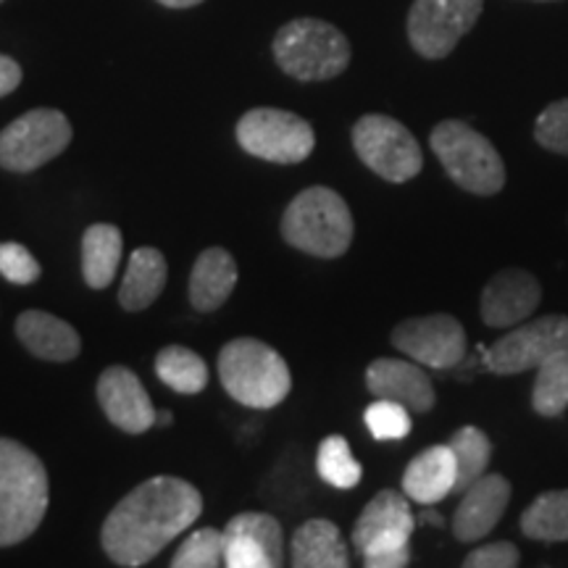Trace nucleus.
<instances>
[{
	"mask_svg": "<svg viewBox=\"0 0 568 568\" xmlns=\"http://www.w3.org/2000/svg\"><path fill=\"white\" fill-rule=\"evenodd\" d=\"M203 514V495L180 477H153L113 506L101 545L116 566H148Z\"/></svg>",
	"mask_w": 568,
	"mask_h": 568,
	"instance_id": "1",
	"label": "nucleus"
},
{
	"mask_svg": "<svg viewBox=\"0 0 568 568\" xmlns=\"http://www.w3.org/2000/svg\"><path fill=\"white\" fill-rule=\"evenodd\" d=\"M51 485L42 460L17 439L0 437V548L24 542L45 518Z\"/></svg>",
	"mask_w": 568,
	"mask_h": 568,
	"instance_id": "2",
	"label": "nucleus"
},
{
	"mask_svg": "<svg viewBox=\"0 0 568 568\" xmlns=\"http://www.w3.org/2000/svg\"><path fill=\"white\" fill-rule=\"evenodd\" d=\"M355 224L345 197L316 184L303 190L282 216L284 243L316 258H339L353 243Z\"/></svg>",
	"mask_w": 568,
	"mask_h": 568,
	"instance_id": "3",
	"label": "nucleus"
},
{
	"mask_svg": "<svg viewBox=\"0 0 568 568\" xmlns=\"http://www.w3.org/2000/svg\"><path fill=\"white\" fill-rule=\"evenodd\" d=\"M219 379L240 406L268 410L293 389L287 361L272 345L253 337L232 339L219 353Z\"/></svg>",
	"mask_w": 568,
	"mask_h": 568,
	"instance_id": "4",
	"label": "nucleus"
},
{
	"mask_svg": "<svg viewBox=\"0 0 568 568\" xmlns=\"http://www.w3.org/2000/svg\"><path fill=\"white\" fill-rule=\"evenodd\" d=\"M429 145L460 190L471 195H497L506 187V163L485 134L460 119H445L429 134Z\"/></svg>",
	"mask_w": 568,
	"mask_h": 568,
	"instance_id": "5",
	"label": "nucleus"
},
{
	"mask_svg": "<svg viewBox=\"0 0 568 568\" xmlns=\"http://www.w3.org/2000/svg\"><path fill=\"white\" fill-rule=\"evenodd\" d=\"M274 59L297 82L335 80L351 67V42L335 24L322 19H295L274 38Z\"/></svg>",
	"mask_w": 568,
	"mask_h": 568,
	"instance_id": "6",
	"label": "nucleus"
},
{
	"mask_svg": "<svg viewBox=\"0 0 568 568\" xmlns=\"http://www.w3.org/2000/svg\"><path fill=\"white\" fill-rule=\"evenodd\" d=\"M416 518L408 495L382 489L361 510L353 527V545L364 556L366 568H403L410 564V537Z\"/></svg>",
	"mask_w": 568,
	"mask_h": 568,
	"instance_id": "7",
	"label": "nucleus"
},
{
	"mask_svg": "<svg viewBox=\"0 0 568 568\" xmlns=\"http://www.w3.org/2000/svg\"><path fill=\"white\" fill-rule=\"evenodd\" d=\"M358 159L382 180L403 184L424 169V153L414 132L387 113H366L353 126Z\"/></svg>",
	"mask_w": 568,
	"mask_h": 568,
	"instance_id": "8",
	"label": "nucleus"
},
{
	"mask_svg": "<svg viewBox=\"0 0 568 568\" xmlns=\"http://www.w3.org/2000/svg\"><path fill=\"white\" fill-rule=\"evenodd\" d=\"M69 142L71 124L61 111H27L0 132V166L13 174H30L67 151Z\"/></svg>",
	"mask_w": 568,
	"mask_h": 568,
	"instance_id": "9",
	"label": "nucleus"
},
{
	"mask_svg": "<svg viewBox=\"0 0 568 568\" xmlns=\"http://www.w3.org/2000/svg\"><path fill=\"white\" fill-rule=\"evenodd\" d=\"M237 142L245 153L272 163H301L314 153V126L293 111L253 109L237 122Z\"/></svg>",
	"mask_w": 568,
	"mask_h": 568,
	"instance_id": "10",
	"label": "nucleus"
},
{
	"mask_svg": "<svg viewBox=\"0 0 568 568\" xmlns=\"http://www.w3.org/2000/svg\"><path fill=\"white\" fill-rule=\"evenodd\" d=\"M558 353H568V316L527 318L481 353L487 372L500 376L527 374Z\"/></svg>",
	"mask_w": 568,
	"mask_h": 568,
	"instance_id": "11",
	"label": "nucleus"
},
{
	"mask_svg": "<svg viewBox=\"0 0 568 568\" xmlns=\"http://www.w3.org/2000/svg\"><path fill=\"white\" fill-rule=\"evenodd\" d=\"M481 11V0H414L406 27L410 48L422 59H445L474 30Z\"/></svg>",
	"mask_w": 568,
	"mask_h": 568,
	"instance_id": "12",
	"label": "nucleus"
},
{
	"mask_svg": "<svg viewBox=\"0 0 568 568\" xmlns=\"http://www.w3.org/2000/svg\"><path fill=\"white\" fill-rule=\"evenodd\" d=\"M393 347L418 366L456 368L466 355V329L456 316L432 314L406 318L393 329Z\"/></svg>",
	"mask_w": 568,
	"mask_h": 568,
	"instance_id": "13",
	"label": "nucleus"
},
{
	"mask_svg": "<svg viewBox=\"0 0 568 568\" xmlns=\"http://www.w3.org/2000/svg\"><path fill=\"white\" fill-rule=\"evenodd\" d=\"M226 568H276L284 566V531L274 516L237 514L224 527Z\"/></svg>",
	"mask_w": 568,
	"mask_h": 568,
	"instance_id": "14",
	"label": "nucleus"
},
{
	"mask_svg": "<svg viewBox=\"0 0 568 568\" xmlns=\"http://www.w3.org/2000/svg\"><path fill=\"white\" fill-rule=\"evenodd\" d=\"M539 303H542V284L535 274L524 268H503L481 290L479 316L493 329H503L527 322Z\"/></svg>",
	"mask_w": 568,
	"mask_h": 568,
	"instance_id": "15",
	"label": "nucleus"
},
{
	"mask_svg": "<svg viewBox=\"0 0 568 568\" xmlns=\"http://www.w3.org/2000/svg\"><path fill=\"white\" fill-rule=\"evenodd\" d=\"M98 403L109 422L126 435H142L155 426L159 410L153 408L151 395L142 387L140 376L126 366H109L98 379Z\"/></svg>",
	"mask_w": 568,
	"mask_h": 568,
	"instance_id": "16",
	"label": "nucleus"
},
{
	"mask_svg": "<svg viewBox=\"0 0 568 568\" xmlns=\"http://www.w3.org/2000/svg\"><path fill=\"white\" fill-rule=\"evenodd\" d=\"M510 481L500 474H485L474 481L460 497L456 516H453V535L458 542H479L493 535L510 503Z\"/></svg>",
	"mask_w": 568,
	"mask_h": 568,
	"instance_id": "17",
	"label": "nucleus"
},
{
	"mask_svg": "<svg viewBox=\"0 0 568 568\" xmlns=\"http://www.w3.org/2000/svg\"><path fill=\"white\" fill-rule=\"evenodd\" d=\"M366 387L374 397L400 403L414 414H429L437 403V393L424 368L414 361L376 358L366 368Z\"/></svg>",
	"mask_w": 568,
	"mask_h": 568,
	"instance_id": "18",
	"label": "nucleus"
},
{
	"mask_svg": "<svg viewBox=\"0 0 568 568\" xmlns=\"http://www.w3.org/2000/svg\"><path fill=\"white\" fill-rule=\"evenodd\" d=\"M458 479L456 453L450 445L426 447L424 453L410 460L406 474H403V493L422 506H435L453 495Z\"/></svg>",
	"mask_w": 568,
	"mask_h": 568,
	"instance_id": "19",
	"label": "nucleus"
},
{
	"mask_svg": "<svg viewBox=\"0 0 568 568\" xmlns=\"http://www.w3.org/2000/svg\"><path fill=\"white\" fill-rule=\"evenodd\" d=\"M17 337L34 358L67 364L82 351V337L63 318L45 314V311H24L17 318Z\"/></svg>",
	"mask_w": 568,
	"mask_h": 568,
	"instance_id": "20",
	"label": "nucleus"
},
{
	"mask_svg": "<svg viewBox=\"0 0 568 568\" xmlns=\"http://www.w3.org/2000/svg\"><path fill=\"white\" fill-rule=\"evenodd\" d=\"M290 564L295 568H347L351 550L335 521L308 518L290 539Z\"/></svg>",
	"mask_w": 568,
	"mask_h": 568,
	"instance_id": "21",
	"label": "nucleus"
},
{
	"mask_svg": "<svg viewBox=\"0 0 568 568\" xmlns=\"http://www.w3.org/2000/svg\"><path fill=\"white\" fill-rule=\"evenodd\" d=\"M237 284V261L224 247H209L197 255L190 272V303L201 314L222 308Z\"/></svg>",
	"mask_w": 568,
	"mask_h": 568,
	"instance_id": "22",
	"label": "nucleus"
},
{
	"mask_svg": "<svg viewBox=\"0 0 568 568\" xmlns=\"http://www.w3.org/2000/svg\"><path fill=\"white\" fill-rule=\"evenodd\" d=\"M166 258L155 247H138L132 253L130 264H126L122 287H119V303L124 311H138L151 308L159 301V295L166 287Z\"/></svg>",
	"mask_w": 568,
	"mask_h": 568,
	"instance_id": "23",
	"label": "nucleus"
},
{
	"mask_svg": "<svg viewBox=\"0 0 568 568\" xmlns=\"http://www.w3.org/2000/svg\"><path fill=\"white\" fill-rule=\"evenodd\" d=\"M122 232L113 224H92L82 234V276L92 290H105L122 261Z\"/></svg>",
	"mask_w": 568,
	"mask_h": 568,
	"instance_id": "24",
	"label": "nucleus"
},
{
	"mask_svg": "<svg viewBox=\"0 0 568 568\" xmlns=\"http://www.w3.org/2000/svg\"><path fill=\"white\" fill-rule=\"evenodd\" d=\"M524 537L537 542H568V489L537 495L521 514Z\"/></svg>",
	"mask_w": 568,
	"mask_h": 568,
	"instance_id": "25",
	"label": "nucleus"
},
{
	"mask_svg": "<svg viewBox=\"0 0 568 568\" xmlns=\"http://www.w3.org/2000/svg\"><path fill=\"white\" fill-rule=\"evenodd\" d=\"M155 374L166 387L182 395H197L209 385V366L195 351L169 345L155 355Z\"/></svg>",
	"mask_w": 568,
	"mask_h": 568,
	"instance_id": "26",
	"label": "nucleus"
},
{
	"mask_svg": "<svg viewBox=\"0 0 568 568\" xmlns=\"http://www.w3.org/2000/svg\"><path fill=\"white\" fill-rule=\"evenodd\" d=\"M447 445L456 453L458 464V479L453 495H464L474 481L487 474L489 460H493V443H489V437L481 429H477V426H460Z\"/></svg>",
	"mask_w": 568,
	"mask_h": 568,
	"instance_id": "27",
	"label": "nucleus"
},
{
	"mask_svg": "<svg viewBox=\"0 0 568 568\" xmlns=\"http://www.w3.org/2000/svg\"><path fill=\"white\" fill-rule=\"evenodd\" d=\"M531 408L545 418L560 416L568 408V353L552 355L537 368Z\"/></svg>",
	"mask_w": 568,
	"mask_h": 568,
	"instance_id": "28",
	"label": "nucleus"
},
{
	"mask_svg": "<svg viewBox=\"0 0 568 568\" xmlns=\"http://www.w3.org/2000/svg\"><path fill=\"white\" fill-rule=\"evenodd\" d=\"M316 471L326 485L335 489H353L358 487L361 477H364V468L358 460L353 458L351 445L345 437L332 435L318 445L316 453Z\"/></svg>",
	"mask_w": 568,
	"mask_h": 568,
	"instance_id": "29",
	"label": "nucleus"
},
{
	"mask_svg": "<svg viewBox=\"0 0 568 568\" xmlns=\"http://www.w3.org/2000/svg\"><path fill=\"white\" fill-rule=\"evenodd\" d=\"M224 566V531L205 527L182 542L172 558V568H216Z\"/></svg>",
	"mask_w": 568,
	"mask_h": 568,
	"instance_id": "30",
	"label": "nucleus"
},
{
	"mask_svg": "<svg viewBox=\"0 0 568 568\" xmlns=\"http://www.w3.org/2000/svg\"><path fill=\"white\" fill-rule=\"evenodd\" d=\"M366 429L372 432L374 439L379 443H389V439H403L410 435V410L400 403L387 400V397H376L372 406L364 414Z\"/></svg>",
	"mask_w": 568,
	"mask_h": 568,
	"instance_id": "31",
	"label": "nucleus"
},
{
	"mask_svg": "<svg viewBox=\"0 0 568 568\" xmlns=\"http://www.w3.org/2000/svg\"><path fill=\"white\" fill-rule=\"evenodd\" d=\"M535 140L545 151L568 159V98L550 103L548 109L539 113L535 122Z\"/></svg>",
	"mask_w": 568,
	"mask_h": 568,
	"instance_id": "32",
	"label": "nucleus"
},
{
	"mask_svg": "<svg viewBox=\"0 0 568 568\" xmlns=\"http://www.w3.org/2000/svg\"><path fill=\"white\" fill-rule=\"evenodd\" d=\"M0 274L13 284H32L40 280L38 258L19 243L0 245Z\"/></svg>",
	"mask_w": 568,
	"mask_h": 568,
	"instance_id": "33",
	"label": "nucleus"
},
{
	"mask_svg": "<svg viewBox=\"0 0 568 568\" xmlns=\"http://www.w3.org/2000/svg\"><path fill=\"white\" fill-rule=\"evenodd\" d=\"M518 564H521V552L508 539L479 545L464 558L466 568H516Z\"/></svg>",
	"mask_w": 568,
	"mask_h": 568,
	"instance_id": "34",
	"label": "nucleus"
},
{
	"mask_svg": "<svg viewBox=\"0 0 568 568\" xmlns=\"http://www.w3.org/2000/svg\"><path fill=\"white\" fill-rule=\"evenodd\" d=\"M21 84V67L11 55L0 53V98L11 95Z\"/></svg>",
	"mask_w": 568,
	"mask_h": 568,
	"instance_id": "35",
	"label": "nucleus"
},
{
	"mask_svg": "<svg viewBox=\"0 0 568 568\" xmlns=\"http://www.w3.org/2000/svg\"><path fill=\"white\" fill-rule=\"evenodd\" d=\"M161 6H166V9H193V6L203 3V0H159Z\"/></svg>",
	"mask_w": 568,
	"mask_h": 568,
	"instance_id": "36",
	"label": "nucleus"
},
{
	"mask_svg": "<svg viewBox=\"0 0 568 568\" xmlns=\"http://www.w3.org/2000/svg\"><path fill=\"white\" fill-rule=\"evenodd\" d=\"M155 424H163V426H169V424H172V414H169V410H161V414L155 416Z\"/></svg>",
	"mask_w": 568,
	"mask_h": 568,
	"instance_id": "37",
	"label": "nucleus"
},
{
	"mask_svg": "<svg viewBox=\"0 0 568 568\" xmlns=\"http://www.w3.org/2000/svg\"><path fill=\"white\" fill-rule=\"evenodd\" d=\"M535 3H556V0H535Z\"/></svg>",
	"mask_w": 568,
	"mask_h": 568,
	"instance_id": "38",
	"label": "nucleus"
},
{
	"mask_svg": "<svg viewBox=\"0 0 568 568\" xmlns=\"http://www.w3.org/2000/svg\"><path fill=\"white\" fill-rule=\"evenodd\" d=\"M0 3H3V0H0Z\"/></svg>",
	"mask_w": 568,
	"mask_h": 568,
	"instance_id": "39",
	"label": "nucleus"
}]
</instances>
